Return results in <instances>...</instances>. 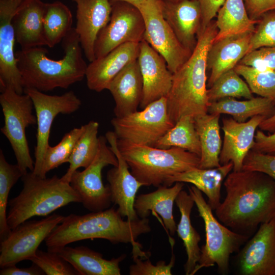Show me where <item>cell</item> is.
Segmentation results:
<instances>
[{"label": "cell", "mask_w": 275, "mask_h": 275, "mask_svg": "<svg viewBox=\"0 0 275 275\" xmlns=\"http://www.w3.org/2000/svg\"><path fill=\"white\" fill-rule=\"evenodd\" d=\"M224 185L226 196L215 214L227 227L248 235L275 217V180L269 175L256 171H232Z\"/></svg>", "instance_id": "cell-1"}, {"label": "cell", "mask_w": 275, "mask_h": 275, "mask_svg": "<svg viewBox=\"0 0 275 275\" xmlns=\"http://www.w3.org/2000/svg\"><path fill=\"white\" fill-rule=\"evenodd\" d=\"M64 57L56 60L47 56V50L38 46L15 52L17 65L24 89L44 92L59 88L66 89L85 77L88 65L75 28L62 41Z\"/></svg>", "instance_id": "cell-2"}, {"label": "cell", "mask_w": 275, "mask_h": 275, "mask_svg": "<svg viewBox=\"0 0 275 275\" xmlns=\"http://www.w3.org/2000/svg\"><path fill=\"white\" fill-rule=\"evenodd\" d=\"M147 218L124 221L114 208L85 215L64 216L45 239L47 250L56 252L69 243L85 239L100 238L113 244H134L139 236L151 231Z\"/></svg>", "instance_id": "cell-3"}, {"label": "cell", "mask_w": 275, "mask_h": 275, "mask_svg": "<svg viewBox=\"0 0 275 275\" xmlns=\"http://www.w3.org/2000/svg\"><path fill=\"white\" fill-rule=\"evenodd\" d=\"M217 31L216 21L212 20L200 33L189 58L173 73L167 100L169 115L174 124L185 116L195 118L208 113L210 102L207 94V57Z\"/></svg>", "instance_id": "cell-4"}, {"label": "cell", "mask_w": 275, "mask_h": 275, "mask_svg": "<svg viewBox=\"0 0 275 275\" xmlns=\"http://www.w3.org/2000/svg\"><path fill=\"white\" fill-rule=\"evenodd\" d=\"M21 179L22 189L9 203L7 219L11 230L32 217L48 216L70 203H81L70 183L57 175L42 178L30 171Z\"/></svg>", "instance_id": "cell-5"}, {"label": "cell", "mask_w": 275, "mask_h": 275, "mask_svg": "<svg viewBox=\"0 0 275 275\" xmlns=\"http://www.w3.org/2000/svg\"><path fill=\"white\" fill-rule=\"evenodd\" d=\"M117 144L132 174L144 186H165L171 177L199 168L200 156L179 147L162 149L118 138Z\"/></svg>", "instance_id": "cell-6"}, {"label": "cell", "mask_w": 275, "mask_h": 275, "mask_svg": "<svg viewBox=\"0 0 275 275\" xmlns=\"http://www.w3.org/2000/svg\"><path fill=\"white\" fill-rule=\"evenodd\" d=\"M188 189L199 215L203 220L205 231V243L201 248L200 258L192 275L202 268L215 265L219 272L227 273L229 270L231 255L239 251L249 236L232 231L221 223L214 215L213 210L204 199L202 193L196 186H189Z\"/></svg>", "instance_id": "cell-7"}, {"label": "cell", "mask_w": 275, "mask_h": 275, "mask_svg": "<svg viewBox=\"0 0 275 275\" xmlns=\"http://www.w3.org/2000/svg\"><path fill=\"white\" fill-rule=\"evenodd\" d=\"M1 92L0 104L4 117V125L1 130L11 144L23 175L34 169L25 135L26 128L37 123L33 102L28 94H19L11 88Z\"/></svg>", "instance_id": "cell-8"}, {"label": "cell", "mask_w": 275, "mask_h": 275, "mask_svg": "<svg viewBox=\"0 0 275 275\" xmlns=\"http://www.w3.org/2000/svg\"><path fill=\"white\" fill-rule=\"evenodd\" d=\"M117 138L133 144L153 146L175 124L169 115L167 97L123 117L111 120Z\"/></svg>", "instance_id": "cell-9"}, {"label": "cell", "mask_w": 275, "mask_h": 275, "mask_svg": "<svg viewBox=\"0 0 275 275\" xmlns=\"http://www.w3.org/2000/svg\"><path fill=\"white\" fill-rule=\"evenodd\" d=\"M136 7L144 19V40L164 58L169 70L175 73L193 52L180 43L163 17L161 0H145Z\"/></svg>", "instance_id": "cell-10"}, {"label": "cell", "mask_w": 275, "mask_h": 275, "mask_svg": "<svg viewBox=\"0 0 275 275\" xmlns=\"http://www.w3.org/2000/svg\"><path fill=\"white\" fill-rule=\"evenodd\" d=\"M31 98L37 118V143L35 147L34 174L42 177L45 152L53 121L59 114H71L79 109L81 102L73 91L61 95H50L36 89L25 88Z\"/></svg>", "instance_id": "cell-11"}, {"label": "cell", "mask_w": 275, "mask_h": 275, "mask_svg": "<svg viewBox=\"0 0 275 275\" xmlns=\"http://www.w3.org/2000/svg\"><path fill=\"white\" fill-rule=\"evenodd\" d=\"M99 147L92 162L82 171L76 170L71 176L70 184L79 194L81 203L91 212L108 209L112 202L108 185L104 186L102 180L104 168L118 164V159L107 145L105 136H99Z\"/></svg>", "instance_id": "cell-12"}, {"label": "cell", "mask_w": 275, "mask_h": 275, "mask_svg": "<svg viewBox=\"0 0 275 275\" xmlns=\"http://www.w3.org/2000/svg\"><path fill=\"white\" fill-rule=\"evenodd\" d=\"M64 217L54 213L40 220H27L12 229L7 237L1 241V268L30 260L36 254L41 243Z\"/></svg>", "instance_id": "cell-13"}, {"label": "cell", "mask_w": 275, "mask_h": 275, "mask_svg": "<svg viewBox=\"0 0 275 275\" xmlns=\"http://www.w3.org/2000/svg\"><path fill=\"white\" fill-rule=\"evenodd\" d=\"M111 3L109 21L101 30L95 42V59L105 56L123 44L140 43L144 39L145 23L139 9L124 2Z\"/></svg>", "instance_id": "cell-14"}, {"label": "cell", "mask_w": 275, "mask_h": 275, "mask_svg": "<svg viewBox=\"0 0 275 275\" xmlns=\"http://www.w3.org/2000/svg\"><path fill=\"white\" fill-rule=\"evenodd\" d=\"M107 143L118 159V164L107 173V180L111 193L112 202L118 206V212L122 217L129 221L139 219L134 208L136 195L144 184L129 170V166L121 154L117 144V138L114 131L105 134Z\"/></svg>", "instance_id": "cell-15"}, {"label": "cell", "mask_w": 275, "mask_h": 275, "mask_svg": "<svg viewBox=\"0 0 275 275\" xmlns=\"http://www.w3.org/2000/svg\"><path fill=\"white\" fill-rule=\"evenodd\" d=\"M243 275H275V217L263 223L238 257Z\"/></svg>", "instance_id": "cell-16"}, {"label": "cell", "mask_w": 275, "mask_h": 275, "mask_svg": "<svg viewBox=\"0 0 275 275\" xmlns=\"http://www.w3.org/2000/svg\"><path fill=\"white\" fill-rule=\"evenodd\" d=\"M23 0H0V88L24 93L14 52L16 37L13 17Z\"/></svg>", "instance_id": "cell-17"}, {"label": "cell", "mask_w": 275, "mask_h": 275, "mask_svg": "<svg viewBox=\"0 0 275 275\" xmlns=\"http://www.w3.org/2000/svg\"><path fill=\"white\" fill-rule=\"evenodd\" d=\"M138 61L143 82L140 107L143 109L168 96L172 86L173 73L164 58L144 39L140 43Z\"/></svg>", "instance_id": "cell-18"}, {"label": "cell", "mask_w": 275, "mask_h": 275, "mask_svg": "<svg viewBox=\"0 0 275 275\" xmlns=\"http://www.w3.org/2000/svg\"><path fill=\"white\" fill-rule=\"evenodd\" d=\"M266 118L258 115L244 122L232 118L222 119L224 140L219 154L221 165L232 162V171L242 170L245 157L254 146L256 129Z\"/></svg>", "instance_id": "cell-19"}, {"label": "cell", "mask_w": 275, "mask_h": 275, "mask_svg": "<svg viewBox=\"0 0 275 275\" xmlns=\"http://www.w3.org/2000/svg\"><path fill=\"white\" fill-rule=\"evenodd\" d=\"M162 12L180 43L193 51L201 32L202 12L198 0H161Z\"/></svg>", "instance_id": "cell-20"}, {"label": "cell", "mask_w": 275, "mask_h": 275, "mask_svg": "<svg viewBox=\"0 0 275 275\" xmlns=\"http://www.w3.org/2000/svg\"><path fill=\"white\" fill-rule=\"evenodd\" d=\"M77 4L75 28L85 57L91 62L95 60V44L101 30L109 21L110 0H74Z\"/></svg>", "instance_id": "cell-21"}, {"label": "cell", "mask_w": 275, "mask_h": 275, "mask_svg": "<svg viewBox=\"0 0 275 275\" xmlns=\"http://www.w3.org/2000/svg\"><path fill=\"white\" fill-rule=\"evenodd\" d=\"M140 43L128 42L88 65L86 77L88 88L100 92L107 90L113 79L129 63L138 59Z\"/></svg>", "instance_id": "cell-22"}, {"label": "cell", "mask_w": 275, "mask_h": 275, "mask_svg": "<svg viewBox=\"0 0 275 275\" xmlns=\"http://www.w3.org/2000/svg\"><path fill=\"white\" fill-rule=\"evenodd\" d=\"M107 90L115 101L114 113L116 117H123L138 111L143 92L138 59L127 65L113 79Z\"/></svg>", "instance_id": "cell-23"}, {"label": "cell", "mask_w": 275, "mask_h": 275, "mask_svg": "<svg viewBox=\"0 0 275 275\" xmlns=\"http://www.w3.org/2000/svg\"><path fill=\"white\" fill-rule=\"evenodd\" d=\"M46 3L23 0L12 19L16 40L21 49L46 45L43 21Z\"/></svg>", "instance_id": "cell-24"}, {"label": "cell", "mask_w": 275, "mask_h": 275, "mask_svg": "<svg viewBox=\"0 0 275 275\" xmlns=\"http://www.w3.org/2000/svg\"><path fill=\"white\" fill-rule=\"evenodd\" d=\"M253 32L233 35L213 41L207 57V69L210 70L207 82L208 87L224 73L234 69L248 53Z\"/></svg>", "instance_id": "cell-25"}, {"label": "cell", "mask_w": 275, "mask_h": 275, "mask_svg": "<svg viewBox=\"0 0 275 275\" xmlns=\"http://www.w3.org/2000/svg\"><path fill=\"white\" fill-rule=\"evenodd\" d=\"M172 187L161 185L151 193L139 195L135 199L134 208L139 218H145L152 213H158L164 226L171 235L176 232L173 209L174 202L183 189L184 183L176 182Z\"/></svg>", "instance_id": "cell-26"}, {"label": "cell", "mask_w": 275, "mask_h": 275, "mask_svg": "<svg viewBox=\"0 0 275 275\" xmlns=\"http://www.w3.org/2000/svg\"><path fill=\"white\" fill-rule=\"evenodd\" d=\"M233 168L232 162L214 168H194L171 177L165 186L176 182L191 183L207 196L208 204L215 210L221 203L222 185Z\"/></svg>", "instance_id": "cell-27"}, {"label": "cell", "mask_w": 275, "mask_h": 275, "mask_svg": "<svg viewBox=\"0 0 275 275\" xmlns=\"http://www.w3.org/2000/svg\"><path fill=\"white\" fill-rule=\"evenodd\" d=\"M54 252L69 263L79 275H120L119 264L126 258L123 254L107 260L101 253L84 246L66 245Z\"/></svg>", "instance_id": "cell-28"}, {"label": "cell", "mask_w": 275, "mask_h": 275, "mask_svg": "<svg viewBox=\"0 0 275 275\" xmlns=\"http://www.w3.org/2000/svg\"><path fill=\"white\" fill-rule=\"evenodd\" d=\"M175 202L181 215L176 232L183 242L187 255L184 271L185 274L192 275L201 256V248L199 245L201 237L193 226L190 219L195 202L190 195L182 189L177 197Z\"/></svg>", "instance_id": "cell-29"}, {"label": "cell", "mask_w": 275, "mask_h": 275, "mask_svg": "<svg viewBox=\"0 0 275 275\" xmlns=\"http://www.w3.org/2000/svg\"><path fill=\"white\" fill-rule=\"evenodd\" d=\"M220 116L208 113L194 118L201 145L200 169L214 168L221 166L219 154L222 141L219 124Z\"/></svg>", "instance_id": "cell-30"}, {"label": "cell", "mask_w": 275, "mask_h": 275, "mask_svg": "<svg viewBox=\"0 0 275 275\" xmlns=\"http://www.w3.org/2000/svg\"><path fill=\"white\" fill-rule=\"evenodd\" d=\"M208 113L230 115L236 121L244 122L258 115L265 116L267 118L272 117L275 115V103L262 97L242 101L226 98L210 102Z\"/></svg>", "instance_id": "cell-31"}, {"label": "cell", "mask_w": 275, "mask_h": 275, "mask_svg": "<svg viewBox=\"0 0 275 275\" xmlns=\"http://www.w3.org/2000/svg\"><path fill=\"white\" fill-rule=\"evenodd\" d=\"M215 21L218 31L214 41L254 32L259 20L250 18L243 0H226L217 12Z\"/></svg>", "instance_id": "cell-32"}, {"label": "cell", "mask_w": 275, "mask_h": 275, "mask_svg": "<svg viewBox=\"0 0 275 275\" xmlns=\"http://www.w3.org/2000/svg\"><path fill=\"white\" fill-rule=\"evenodd\" d=\"M99 123L91 120L85 124V129L76 142L68 163L66 173L61 177L67 183L70 181L73 173L80 168H87L94 160L98 150Z\"/></svg>", "instance_id": "cell-33"}, {"label": "cell", "mask_w": 275, "mask_h": 275, "mask_svg": "<svg viewBox=\"0 0 275 275\" xmlns=\"http://www.w3.org/2000/svg\"><path fill=\"white\" fill-rule=\"evenodd\" d=\"M70 9L61 1L46 3L43 28L46 46L53 47L61 42L73 28Z\"/></svg>", "instance_id": "cell-34"}, {"label": "cell", "mask_w": 275, "mask_h": 275, "mask_svg": "<svg viewBox=\"0 0 275 275\" xmlns=\"http://www.w3.org/2000/svg\"><path fill=\"white\" fill-rule=\"evenodd\" d=\"M153 146L162 149L179 147L200 156V142L194 118L189 116L181 118Z\"/></svg>", "instance_id": "cell-35"}, {"label": "cell", "mask_w": 275, "mask_h": 275, "mask_svg": "<svg viewBox=\"0 0 275 275\" xmlns=\"http://www.w3.org/2000/svg\"><path fill=\"white\" fill-rule=\"evenodd\" d=\"M207 97L210 102L226 98H253V93L246 82L244 81L234 69L222 74L207 89Z\"/></svg>", "instance_id": "cell-36"}, {"label": "cell", "mask_w": 275, "mask_h": 275, "mask_svg": "<svg viewBox=\"0 0 275 275\" xmlns=\"http://www.w3.org/2000/svg\"><path fill=\"white\" fill-rule=\"evenodd\" d=\"M23 174L17 165L9 163L0 150V239L6 238L11 231L7 219L8 199L12 187Z\"/></svg>", "instance_id": "cell-37"}, {"label": "cell", "mask_w": 275, "mask_h": 275, "mask_svg": "<svg viewBox=\"0 0 275 275\" xmlns=\"http://www.w3.org/2000/svg\"><path fill=\"white\" fill-rule=\"evenodd\" d=\"M85 125L74 128L66 133L56 146H49L45 152L42 172V177L45 178L50 171L63 163L68 162L74 146L82 135Z\"/></svg>", "instance_id": "cell-38"}, {"label": "cell", "mask_w": 275, "mask_h": 275, "mask_svg": "<svg viewBox=\"0 0 275 275\" xmlns=\"http://www.w3.org/2000/svg\"><path fill=\"white\" fill-rule=\"evenodd\" d=\"M234 69L244 78L253 93L275 103V70H262L240 64Z\"/></svg>", "instance_id": "cell-39"}, {"label": "cell", "mask_w": 275, "mask_h": 275, "mask_svg": "<svg viewBox=\"0 0 275 275\" xmlns=\"http://www.w3.org/2000/svg\"><path fill=\"white\" fill-rule=\"evenodd\" d=\"M47 275H79L75 268L57 252L38 249L30 260Z\"/></svg>", "instance_id": "cell-40"}, {"label": "cell", "mask_w": 275, "mask_h": 275, "mask_svg": "<svg viewBox=\"0 0 275 275\" xmlns=\"http://www.w3.org/2000/svg\"><path fill=\"white\" fill-rule=\"evenodd\" d=\"M266 46H275V10L266 12L259 19L252 33L248 53Z\"/></svg>", "instance_id": "cell-41"}, {"label": "cell", "mask_w": 275, "mask_h": 275, "mask_svg": "<svg viewBox=\"0 0 275 275\" xmlns=\"http://www.w3.org/2000/svg\"><path fill=\"white\" fill-rule=\"evenodd\" d=\"M134 263L129 267L130 275H171L172 269L174 266L175 257L172 255L170 262L166 264L163 260L159 261L156 265L152 264L149 259L143 260V257L147 256L146 253L139 258L137 254L132 253Z\"/></svg>", "instance_id": "cell-42"}, {"label": "cell", "mask_w": 275, "mask_h": 275, "mask_svg": "<svg viewBox=\"0 0 275 275\" xmlns=\"http://www.w3.org/2000/svg\"><path fill=\"white\" fill-rule=\"evenodd\" d=\"M238 64L262 70H275V46L254 50L246 54Z\"/></svg>", "instance_id": "cell-43"}, {"label": "cell", "mask_w": 275, "mask_h": 275, "mask_svg": "<svg viewBox=\"0 0 275 275\" xmlns=\"http://www.w3.org/2000/svg\"><path fill=\"white\" fill-rule=\"evenodd\" d=\"M242 170L264 173L275 180V155L250 150L245 157Z\"/></svg>", "instance_id": "cell-44"}, {"label": "cell", "mask_w": 275, "mask_h": 275, "mask_svg": "<svg viewBox=\"0 0 275 275\" xmlns=\"http://www.w3.org/2000/svg\"><path fill=\"white\" fill-rule=\"evenodd\" d=\"M250 19L257 20L266 12L275 10V0H243Z\"/></svg>", "instance_id": "cell-45"}, {"label": "cell", "mask_w": 275, "mask_h": 275, "mask_svg": "<svg viewBox=\"0 0 275 275\" xmlns=\"http://www.w3.org/2000/svg\"><path fill=\"white\" fill-rule=\"evenodd\" d=\"M252 150L261 153L275 155V132L265 134L262 130L256 131Z\"/></svg>", "instance_id": "cell-46"}, {"label": "cell", "mask_w": 275, "mask_h": 275, "mask_svg": "<svg viewBox=\"0 0 275 275\" xmlns=\"http://www.w3.org/2000/svg\"><path fill=\"white\" fill-rule=\"evenodd\" d=\"M202 12V23L201 32L207 26L217 15L218 10L226 0H198ZM200 32V33H201Z\"/></svg>", "instance_id": "cell-47"}, {"label": "cell", "mask_w": 275, "mask_h": 275, "mask_svg": "<svg viewBox=\"0 0 275 275\" xmlns=\"http://www.w3.org/2000/svg\"><path fill=\"white\" fill-rule=\"evenodd\" d=\"M1 275H42L43 271L36 264L33 263L31 266L25 268L17 267L16 265L2 268Z\"/></svg>", "instance_id": "cell-48"}, {"label": "cell", "mask_w": 275, "mask_h": 275, "mask_svg": "<svg viewBox=\"0 0 275 275\" xmlns=\"http://www.w3.org/2000/svg\"><path fill=\"white\" fill-rule=\"evenodd\" d=\"M259 127L262 130L270 132H275V115L263 121Z\"/></svg>", "instance_id": "cell-49"}, {"label": "cell", "mask_w": 275, "mask_h": 275, "mask_svg": "<svg viewBox=\"0 0 275 275\" xmlns=\"http://www.w3.org/2000/svg\"><path fill=\"white\" fill-rule=\"evenodd\" d=\"M111 2H117L121 1L124 2L134 5V6H138L139 4L143 2L145 0H110Z\"/></svg>", "instance_id": "cell-50"}, {"label": "cell", "mask_w": 275, "mask_h": 275, "mask_svg": "<svg viewBox=\"0 0 275 275\" xmlns=\"http://www.w3.org/2000/svg\"><path fill=\"white\" fill-rule=\"evenodd\" d=\"M72 1H74V0H72Z\"/></svg>", "instance_id": "cell-51"}, {"label": "cell", "mask_w": 275, "mask_h": 275, "mask_svg": "<svg viewBox=\"0 0 275 275\" xmlns=\"http://www.w3.org/2000/svg\"></svg>", "instance_id": "cell-52"}]
</instances>
